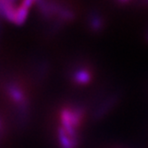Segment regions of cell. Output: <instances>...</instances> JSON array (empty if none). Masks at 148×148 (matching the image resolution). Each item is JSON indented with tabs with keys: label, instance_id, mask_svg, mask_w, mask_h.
I'll use <instances>...</instances> for the list:
<instances>
[{
	"label": "cell",
	"instance_id": "cell-1",
	"mask_svg": "<svg viewBox=\"0 0 148 148\" xmlns=\"http://www.w3.org/2000/svg\"><path fill=\"white\" fill-rule=\"evenodd\" d=\"M31 2L0 1V14L16 24L23 23L28 14Z\"/></svg>",
	"mask_w": 148,
	"mask_h": 148
}]
</instances>
